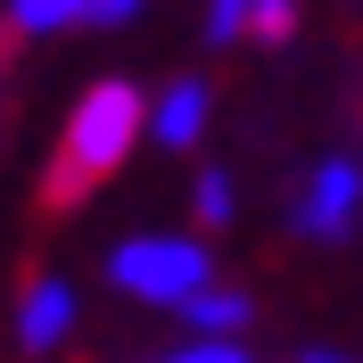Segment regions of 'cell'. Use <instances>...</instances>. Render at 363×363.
Segmentation results:
<instances>
[{
	"label": "cell",
	"instance_id": "1",
	"mask_svg": "<svg viewBox=\"0 0 363 363\" xmlns=\"http://www.w3.org/2000/svg\"><path fill=\"white\" fill-rule=\"evenodd\" d=\"M140 124H149V99H140L124 74L91 83V91H83V108L67 116V140H58V157H50V206H67V199H83V190H99L116 165L133 157Z\"/></svg>",
	"mask_w": 363,
	"mask_h": 363
},
{
	"label": "cell",
	"instance_id": "2",
	"mask_svg": "<svg viewBox=\"0 0 363 363\" xmlns=\"http://www.w3.org/2000/svg\"><path fill=\"white\" fill-rule=\"evenodd\" d=\"M108 281L124 297H140V306H190V297L215 281V264H206V240L140 231V240H124V248L108 256Z\"/></svg>",
	"mask_w": 363,
	"mask_h": 363
},
{
	"label": "cell",
	"instance_id": "3",
	"mask_svg": "<svg viewBox=\"0 0 363 363\" xmlns=\"http://www.w3.org/2000/svg\"><path fill=\"white\" fill-rule=\"evenodd\" d=\"M289 223H297V240H322V248L355 240V223H363V165L355 157H322L306 174V199H297Z\"/></svg>",
	"mask_w": 363,
	"mask_h": 363
},
{
	"label": "cell",
	"instance_id": "4",
	"mask_svg": "<svg viewBox=\"0 0 363 363\" xmlns=\"http://www.w3.org/2000/svg\"><path fill=\"white\" fill-rule=\"evenodd\" d=\"M74 306H83V297H74V281H67V272H42V281H25L17 347H25V355H50V347L74 330Z\"/></svg>",
	"mask_w": 363,
	"mask_h": 363
},
{
	"label": "cell",
	"instance_id": "5",
	"mask_svg": "<svg viewBox=\"0 0 363 363\" xmlns=\"http://www.w3.org/2000/svg\"><path fill=\"white\" fill-rule=\"evenodd\" d=\"M206 108H215V91H206L199 74H182V83L157 91V108H149V124H140V133H157L165 149H190V140L206 133Z\"/></svg>",
	"mask_w": 363,
	"mask_h": 363
},
{
	"label": "cell",
	"instance_id": "6",
	"mask_svg": "<svg viewBox=\"0 0 363 363\" xmlns=\"http://www.w3.org/2000/svg\"><path fill=\"white\" fill-rule=\"evenodd\" d=\"M182 314L199 322V339H231V330H240V322L256 314V297H248V289H231V281H206V289L190 297Z\"/></svg>",
	"mask_w": 363,
	"mask_h": 363
},
{
	"label": "cell",
	"instance_id": "7",
	"mask_svg": "<svg viewBox=\"0 0 363 363\" xmlns=\"http://www.w3.org/2000/svg\"><path fill=\"white\" fill-rule=\"evenodd\" d=\"M9 25L17 33H58V25H83V0H9Z\"/></svg>",
	"mask_w": 363,
	"mask_h": 363
},
{
	"label": "cell",
	"instance_id": "8",
	"mask_svg": "<svg viewBox=\"0 0 363 363\" xmlns=\"http://www.w3.org/2000/svg\"><path fill=\"white\" fill-rule=\"evenodd\" d=\"M289 33H297V0H256L240 42H289Z\"/></svg>",
	"mask_w": 363,
	"mask_h": 363
},
{
	"label": "cell",
	"instance_id": "9",
	"mask_svg": "<svg viewBox=\"0 0 363 363\" xmlns=\"http://www.w3.org/2000/svg\"><path fill=\"white\" fill-rule=\"evenodd\" d=\"M231 206H240V199H231V174H199V223H206V231H223V223H231Z\"/></svg>",
	"mask_w": 363,
	"mask_h": 363
},
{
	"label": "cell",
	"instance_id": "10",
	"mask_svg": "<svg viewBox=\"0 0 363 363\" xmlns=\"http://www.w3.org/2000/svg\"><path fill=\"white\" fill-rule=\"evenodd\" d=\"M248 9L256 0H206V33H215V42H240V33H248Z\"/></svg>",
	"mask_w": 363,
	"mask_h": 363
},
{
	"label": "cell",
	"instance_id": "11",
	"mask_svg": "<svg viewBox=\"0 0 363 363\" xmlns=\"http://www.w3.org/2000/svg\"><path fill=\"white\" fill-rule=\"evenodd\" d=\"M165 363H248L231 339H199V347H182V355H165Z\"/></svg>",
	"mask_w": 363,
	"mask_h": 363
},
{
	"label": "cell",
	"instance_id": "12",
	"mask_svg": "<svg viewBox=\"0 0 363 363\" xmlns=\"http://www.w3.org/2000/svg\"><path fill=\"white\" fill-rule=\"evenodd\" d=\"M140 0H83V25H133Z\"/></svg>",
	"mask_w": 363,
	"mask_h": 363
},
{
	"label": "cell",
	"instance_id": "13",
	"mask_svg": "<svg viewBox=\"0 0 363 363\" xmlns=\"http://www.w3.org/2000/svg\"><path fill=\"white\" fill-rule=\"evenodd\" d=\"M306 363H355V355H330V347H314V355H306Z\"/></svg>",
	"mask_w": 363,
	"mask_h": 363
}]
</instances>
